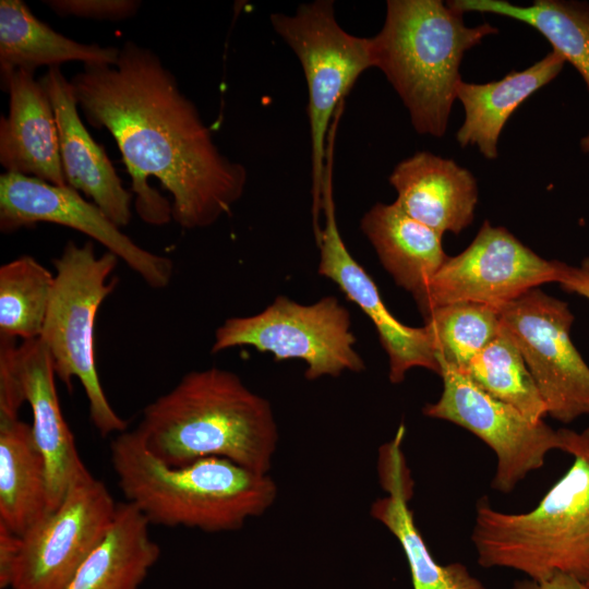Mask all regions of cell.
Instances as JSON below:
<instances>
[{
    "instance_id": "1",
    "label": "cell",
    "mask_w": 589,
    "mask_h": 589,
    "mask_svg": "<svg viewBox=\"0 0 589 589\" xmlns=\"http://www.w3.org/2000/svg\"><path fill=\"white\" fill-rule=\"evenodd\" d=\"M87 122L115 139L142 220L205 228L229 214L247 170L223 155L196 106L149 48L133 40L116 64H84L70 80Z\"/></svg>"
},
{
    "instance_id": "2",
    "label": "cell",
    "mask_w": 589,
    "mask_h": 589,
    "mask_svg": "<svg viewBox=\"0 0 589 589\" xmlns=\"http://www.w3.org/2000/svg\"><path fill=\"white\" fill-rule=\"evenodd\" d=\"M135 430L168 466L219 457L260 473L269 472L279 438L269 401L216 366L187 373L143 409Z\"/></svg>"
},
{
    "instance_id": "3",
    "label": "cell",
    "mask_w": 589,
    "mask_h": 589,
    "mask_svg": "<svg viewBox=\"0 0 589 589\" xmlns=\"http://www.w3.org/2000/svg\"><path fill=\"white\" fill-rule=\"evenodd\" d=\"M110 460L127 502L151 525L233 531L277 498L278 488L268 473L219 457L171 467L145 447L136 430L112 438Z\"/></svg>"
},
{
    "instance_id": "4",
    "label": "cell",
    "mask_w": 589,
    "mask_h": 589,
    "mask_svg": "<svg viewBox=\"0 0 589 589\" xmlns=\"http://www.w3.org/2000/svg\"><path fill=\"white\" fill-rule=\"evenodd\" d=\"M561 430L574 461L532 510L502 513L479 500L471 540L482 567L513 568L536 581L555 574L588 581L589 428Z\"/></svg>"
},
{
    "instance_id": "5",
    "label": "cell",
    "mask_w": 589,
    "mask_h": 589,
    "mask_svg": "<svg viewBox=\"0 0 589 589\" xmlns=\"http://www.w3.org/2000/svg\"><path fill=\"white\" fill-rule=\"evenodd\" d=\"M462 15L441 0H388L384 25L371 38L374 68L421 135H445L466 51L497 33L490 23L469 27Z\"/></svg>"
},
{
    "instance_id": "6",
    "label": "cell",
    "mask_w": 589,
    "mask_h": 589,
    "mask_svg": "<svg viewBox=\"0 0 589 589\" xmlns=\"http://www.w3.org/2000/svg\"><path fill=\"white\" fill-rule=\"evenodd\" d=\"M118 256L95 252L88 241H68L53 259L55 286L40 339L47 348L56 376L71 388L81 383L88 401L89 419L101 436L127 431L128 422L112 409L103 389L95 361V318L103 301L117 286L108 281Z\"/></svg>"
},
{
    "instance_id": "7",
    "label": "cell",
    "mask_w": 589,
    "mask_h": 589,
    "mask_svg": "<svg viewBox=\"0 0 589 589\" xmlns=\"http://www.w3.org/2000/svg\"><path fill=\"white\" fill-rule=\"evenodd\" d=\"M274 31L291 48L304 72L311 139L313 225L320 223L326 141L337 111L362 72L374 67L371 38L346 32L337 22L334 2L302 3L294 14L271 15Z\"/></svg>"
},
{
    "instance_id": "8",
    "label": "cell",
    "mask_w": 589,
    "mask_h": 589,
    "mask_svg": "<svg viewBox=\"0 0 589 589\" xmlns=\"http://www.w3.org/2000/svg\"><path fill=\"white\" fill-rule=\"evenodd\" d=\"M350 327L348 310L333 296L312 304L278 296L257 314L227 318L215 332L211 352L251 346L277 361L303 360L309 381L336 377L365 369Z\"/></svg>"
},
{
    "instance_id": "9",
    "label": "cell",
    "mask_w": 589,
    "mask_h": 589,
    "mask_svg": "<svg viewBox=\"0 0 589 589\" xmlns=\"http://www.w3.org/2000/svg\"><path fill=\"white\" fill-rule=\"evenodd\" d=\"M550 417L569 423L589 414V366L570 339L568 304L538 288L497 308Z\"/></svg>"
},
{
    "instance_id": "10",
    "label": "cell",
    "mask_w": 589,
    "mask_h": 589,
    "mask_svg": "<svg viewBox=\"0 0 589 589\" xmlns=\"http://www.w3.org/2000/svg\"><path fill=\"white\" fill-rule=\"evenodd\" d=\"M443 392L423 408L426 417L462 426L482 440L496 456L492 489L508 493L544 464L553 449L563 450L562 430L543 420L533 422L515 407L489 395L454 366L438 361Z\"/></svg>"
},
{
    "instance_id": "11",
    "label": "cell",
    "mask_w": 589,
    "mask_h": 589,
    "mask_svg": "<svg viewBox=\"0 0 589 589\" xmlns=\"http://www.w3.org/2000/svg\"><path fill=\"white\" fill-rule=\"evenodd\" d=\"M93 474L73 483L60 505L21 537L11 589H68L109 531L117 510Z\"/></svg>"
},
{
    "instance_id": "12",
    "label": "cell",
    "mask_w": 589,
    "mask_h": 589,
    "mask_svg": "<svg viewBox=\"0 0 589 589\" xmlns=\"http://www.w3.org/2000/svg\"><path fill=\"white\" fill-rule=\"evenodd\" d=\"M557 261H548L504 227L485 220L470 245L447 257L416 299L423 316L454 302L504 305L544 283L556 281Z\"/></svg>"
},
{
    "instance_id": "13",
    "label": "cell",
    "mask_w": 589,
    "mask_h": 589,
    "mask_svg": "<svg viewBox=\"0 0 589 589\" xmlns=\"http://www.w3.org/2000/svg\"><path fill=\"white\" fill-rule=\"evenodd\" d=\"M37 223L75 229L101 243L152 288L170 284L172 261L137 245L93 202L69 185L4 172L0 176V230L14 232Z\"/></svg>"
},
{
    "instance_id": "14",
    "label": "cell",
    "mask_w": 589,
    "mask_h": 589,
    "mask_svg": "<svg viewBox=\"0 0 589 589\" xmlns=\"http://www.w3.org/2000/svg\"><path fill=\"white\" fill-rule=\"evenodd\" d=\"M333 144L329 142L326 151L322 187L324 225L314 232L320 252L317 272L337 284L347 298L370 317L388 356V377L393 384L401 383L407 371L417 366L440 375L441 366L426 328L404 325L390 313L375 283L350 254L340 236L333 197Z\"/></svg>"
},
{
    "instance_id": "15",
    "label": "cell",
    "mask_w": 589,
    "mask_h": 589,
    "mask_svg": "<svg viewBox=\"0 0 589 589\" xmlns=\"http://www.w3.org/2000/svg\"><path fill=\"white\" fill-rule=\"evenodd\" d=\"M39 81L55 112L67 184L84 192L118 227L127 226L131 220V193L83 124L71 81L60 67L49 68Z\"/></svg>"
},
{
    "instance_id": "16",
    "label": "cell",
    "mask_w": 589,
    "mask_h": 589,
    "mask_svg": "<svg viewBox=\"0 0 589 589\" xmlns=\"http://www.w3.org/2000/svg\"><path fill=\"white\" fill-rule=\"evenodd\" d=\"M16 361L24 398L32 409L33 434L46 460L50 513L60 505L73 483L92 473L80 457L62 414L57 376L41 339L22 341L17 346Z\"/></svg>"
},
{
    "instance_id": "17",
    "label": "cell",
    "mask_w": 589,
    "mask_h": 589,
    "mask_svg": "<svg viewBox=\"0 0 589 589\" xmlns=\"http://www.w3.org/2000/svg\"><path fill=\"white\" fill-rule=\"evenodd\" d=\"M34 73L16 70L1 83L9 112L0 119V164L5 172L68 185L52 105Z\"/></svg>"
},
{
    "instance_id": "18",
    "label": "cell",
    "mask_w": 589,
    "mask_h": 589,
    "mask_svg": "<svg viewBox=\"0 0 589 589\" xmlns=\"http://www.w3.org/2000/svg\"><path fill=\"white\" fill-rule=\"evenodd\" d=\"M388 180L397 192L394 203L441 235H457L473 220L477 180L453 159L418 152L398 163Z\"/></svg>"
},
{
    "instance_id": "19",
    "label": "cell",
    "mask_w": 589,
    "mask_h": 589,
    "mask_svg": "<svg viewBox=\"0 0 589 589\" xmlns=\"http://www.w3.org/2000/svg\"><path fill=\"white\" fill-rule=\"evenodd\" d=\"M402 436L404 426H400L395 438L382 448L380 473L388 495L372 504V517L381 521L399 541L410 567L414 589H486L465 565H440L431 555L408 507L411 485L400 450Z\"/></svg>"
},
{
    "instance_id": "20",
    "label": "cell",
    "mask_w": 589,
    "mask_h": 589,
    "mask_svg": "<svg viewBox=\"0 0 589 589\" xmlns=\"http://www.w3.org/2000/svg\"><path fill=\"white\" fill-rule=\"evenodd\" d=\"M564 58L551 50L541 60L522 71H512L501 80L483 84L461 81L457 99L465 109V120L456 133L461 147L476 146L488 159L498 156V139L503 128L538 89L562 71Z\"/></svg>"
},
{
    "instance_id": "21",
    "label": "cell",
    "mask_w": 589,
    "mask_h": 589,
    "mask_svg": "<svg viewBox=\"0 0 589 589\" xmlns=\"http://www.w3.org/2000/svg\"><path fill=\"white\" fill-rule=\"evenodd\" d=\"M360 227L396 285L414 300L447 260L443 235L411 218L395 203L373 205Z\"/></svg>"
},
{
    "instance_id": "22",
    "label": "cell",
    "mask_w": 589,
    "mask_h": 589,
    "mask_svg": "<svg viewBox=\"0 0 589 589\" xmlns=\"http://www.w3.org/2000/svg\"><path fill=\"white\" fill-rule=\"evenodd\" d=\"M120 47L82 44L38 20L21 0L0 1V77L16 70L60 67L69 61L116 64Z\"/></svg>"
},
{
    "instance_id": "23",
    "label": "cell",
    "mask_w": 589,
    "mask_h": 589,
    "mask_svg": "<svg viewBox=\"0 0 589 589\" xmlns=\"http://www.w3.org/2000/svg\"><path fill=\"white\" fill-rule=\"evenodd\" d=\"M48 513L46 460L32 424L0 419V522L22 537Z\"/></svg>"
},
{
    "instance_id": "24",
    "label": "cell",
    "mask_w": 589,
    "mask_h": 589,
    "mask_svg": "<svg viewBox=\"0 0 589 589\" xmlns=\"http://www.w3.org/2000/svg\"><path fill=\"white\" fill-rule=\"evenodd\" d=\"M149 525L133 504L118 503L109 531L68 589H139L160 555Z\"/></svg>"
},
{
    "instance_id": "25",
    "label": "cell",
    "mask_w": 589,
    "mask_h": 589,
    "mask_svg": "<svg viewBox=\"0 0 589 589\" xmlns=\"http://www.w3.org/2000/svg\"><path fill=\"white\" fill-rule=\"evenodd\" d=\"M466 12L492 13L520 21L537 29L582 76L589 88V4L578 1L534 0L529 5L505 0H453Z\"/></svg>"
},
{
    "instance_id": "26",
    "label": "cell",
    "mask_w": 589,
    "mask_h": 589,
    "mask_svg": "<svg viewBox=\"0 0 589 589\" xmlns=\"http://www.w3.org/2000/svg\"><path fill=\"white\" fill-rule=\"evenodd\" d=\"M460 372L482 390L515 407L533 422L542 421L548 414L521 352L503 325L497 336Z\"/></svg>"
},
{
    "instance_id": "27",
    "label": "cell",
    "mask_w": 589,
    "mask_h": 589,
    "mask_svg": "<svg viewBox=\"0 0 589 589\" xmlns=\"http://www.w3.org/2000/svg\"><path fill=\"white\" fill-rule=\"evenodd\" d=\"M55 286V275L31 255L0 267V336L39 338Z\"/></svg>"
},
{
    "instance_id": "28",
    "label": "cell",
    "mask_w": 589,
    "mask_h": 589,
    "mask_svg": "<svg viewBox=\"0 0 589 589\" xmlns=\"http://www.w3.org/2000/svg\"><path fill=\"white\" fill-rule=\"evenodd\" d=\"M424 318L437 362L459 371L497 336L502 327L497 309L478 302L440 305L429 311Z\"/></svg>"
},
{
    "instance_id": "29",
    "label": "cell",
    "mask_w": 589,
    "mask_h": 589,
    "mask_svg": "<svg viewBox=\"0 0 589 589\" xmlns=\"http://www.w3.org/2000/svg\"><path fill=\"white\" fill-rule=\"evenodd\" d=\"M59 16L122 21L134 16L142 2L137 0H45Z\"/></svg>"
},
{
    "instance_id": "30",
    "label": "cell",
    "mask_w": 589,
    "mask_h": 589,
    "mask_svg": "<svg viewBox=\"0 0 589 589\" xmlns=\"http://www.w3.org/2000/svg\"><path fill=\"white\" fill-rule=\"evenodd\" d=\"M16 339L0 336V419L19 418V410L25 402L19 374Z\"/></svg>"
},
{
    "instance_id": "31",
    "label": "cell",
    "mask_w": 589,
    "mask_h": 589,
    "mask_svg": "<svg viewBox=\"0 0 589 589\" xmlns=\"http://www.w3.org/2000/svg\"><path fill=\"white\" fill-rule=\"evenodd\" d=\"M21 548V537L0 522V588L11 586L13 570Z\"/></svg>"
},
{
    "instance_id": "32",
    "label": "cell",
    "mask_w": 589,
    "mask_h": 589,
    "mask_svg": "<svg viewBox=\"0 0 589 589\" xmlns=\"http://www.w3.org/2000/svg\"><path fill=\"white\" fill-rule=\"evenodd\" d=\"M556 269V283L564 290L589 300V257H585L579 266H572L557 261Z\"/></svg>"
},
{
    "instance_id": "33",
    "label": "cell",
    "mask_w": 589,
    "mask_h": 589,
    "mask_svg": "<svg viewBox=\"0 0 589 589\" xmlns=\"http://www.w3.org/2000/svg\"><path fill=\"white\" fill-rule=\"evenodd\" d=\"M512 589H589L586 582L566 574H555L553 577L536 581L522 579L514 584Z\"/></svg>"
},
{
    "instance_id": "34",
    "label": "cell",
    "mask_w": 589,
    "mask_h": 589,
    "mask_svg": "<svg viewBox=\"0 0 589 589\" xmlns=\"http://www.w3.org/2000/svg\"><path fill=\"white\" fill-rule=\"evenodd\" d=\"M580 147H581L584 153L589 155V134L585 135L580 140Z\"/></svg>"
},
{
    "instance_id": "35",
    "label": "cell",
    "mask_w": 589,
    "mask_h": 589,
    "mask_svg": "<svg viewBox=\"0 0 589 589\" xmlns=\"http://www.w3.org/2000/svg\"><path fill=\"white\" fill-rule=\"evenodd\" d=\"M586 585H587V586H588V588H589V579H588V581L586 582Z\"/></svg>"
}]
</instances>
